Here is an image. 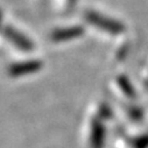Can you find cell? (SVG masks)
<instances>
[{
    "label": "cell",
    "instance_id": "1",
    "mask_svg": "<svg viewBox=\"0 0 148 148\" xmlns=\"http://www.w3.org/2000/svg\"><path fill=\"white\" fill-rule=\"evenodd\" d=\"M86 19L92 25H95L98 28H101L106 32H110V33H119L124 29L123 25H120L119 22H117L114 20H111L108 18H104V16L99 15L98 13L90 12L86 14Z\"/></svg>",
    "mask_w": 148,
    "mask_h": 148
},
{
    "label": "cell",
    "instance_id": "3",
    "mask_svg": "<svg viewBox=\"0 0 148 148\" xmlns=\"http://www.w3.org/2000/svg\"><path fill=\"white\" fill-rule=\"evenodd\" d=\"M104 141V128L99 121V117H93L89 130L90 148H101Z\"/></svg>",
    "mask_w": 148,
    "mask_h": 148
},
{
    "label": "cell",
    "instance_id": "2",
    "mask_svg": "<svg viewBox=\"0 0 148 148\" xmlns=\"http://www.w3.org/2000/svg\"><path fill=\"white\" fill-rule=\"evenodd\" d=\"M42 66L40 61H27V62H21V63H15L12 64L8 68V75L12 77H20L25 75H29L35 71L40 70Z\"/></svg>",
    "mask_w": 148,
    "mask_h": 148
},
{
    "label": "cell",
    "instance_id": "4",
    "mask_svg": "<svg viewBox=\"0 0 148 148\" xmlns=\"http://www.w3.org/2000/svg\"><path fill=\"white\" fill-rule=\"evenodd\" d=\"M5 34H6V38L10 41H12L16 47H19V48H21L23 50H30L33 48L32 42L27 38H25L22 34L18 33L16 30L11 29V28H7L5 30Z\"/></svg>",
    "mask_w": 148,
    "mask_h": 148
},
{
    "label": "cell",
    "instance_id": "5",
    "mask_svg": "<svg viewBox=\"0 0 148 148\" xmlns=\"http://www.w3.org/2000/svg\"><path fill=\"white\" fill-rule=\"evenodd\" d=\"M83 33L82 28L79 27H70V28H63V29H58L56 32H54L53 34V40L54 41H66L73 38H77Z\"/></svg>",
    "mask_w": 148,
    "mask_h": 148
}]
</instances>
